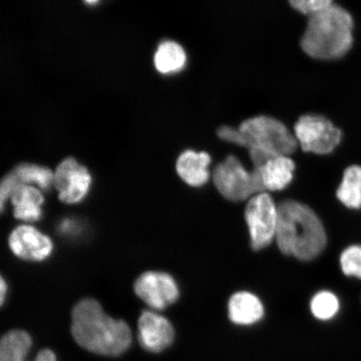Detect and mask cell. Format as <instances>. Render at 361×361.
<instances>
[{
	"label": "cell",
	"mask_w": 361,
	"mask_h": 361,
	"mask_svg": "<svg viewBox=\"0 0 361 361\" xmlns=\"http://www.w3.org/2000/svg\"><path fill=\"white\" fill-rule=\"evenodd\" d=\"M19 184L35 183L43 190H48L54 184V173L44 166L20 164L12 171Z\"/></svg>",
	"instance_id": "19"
},
{
	"label": "cell",
	"mask_w": 361,
	"mask_h": 361,
	"mask_svg": "<svg viewBox=\"0 0 361 361\" xmlns=\"http://www.w3.org/2000/svg\"><path fill=\"white\" fill-rule=\"evenodd\" d=\"M295 135L302 150L314 154L332 152L341 142L342 133L322 116L304 115L295 125Z\"/></svg>",
	"instance_id": "7"
},
{
	"label": "cell",
	"mask_w": 361,
	"mask_h": 361,
	"mask_svg": "<svg viewBox=\"0 0 361 361\" xmlns=\"http://www.w3.org/2000/svg\"><path fill=\"white\" fill-rule=\"evenodd\" d=\"M295 169V162L288 156H277L269 160L258 169L265 191L283 190L292 182Z\"/></svg>",
	"instance_id": "16"
},
{
	"label": "cell",
	"mask_w": 361,
	"mask_h": 361,
	"mask_svg": "<svg viewBox=\"0 0 361 361\" xmlns=\"http://www.w3.org/2000/svg\"><path fill=\"white\" fill-rule=\"evenodd\" d=\"M213 178L221 195L229 201L250 200L265 192L259 170L247 171L240 160L232 155L216 166Z\"/></svg>",
	"instance_id": "5"
},
{
	"label": "cell",
	"mask_w": 361,
	"mask_h": 361,
	"mask_svg": "<svg viewBox=\"0 0 361 361\" xmlns=\"http://www.w3.org/2000/svg\"><path fill=\"white\" fill-rule=\"evenodd\" d=\"M173 326L164 316L144 311L138 322V341L144 349L160 353L173 344Z\"/></svg>",
	"instance_id": "10"
},
{
	"label": "cell",
	"mask_w": 361,
	"mask_h": 361,
	"mask_svg": "<svg viewBox=\"0 0 361 361\" xmlns=\"http://www.w3.org/2000/svg\"><path fill=\"white\" fill-rule=\"evenodd\" d=\"M336 195L338 200L350 209L361 207V166H351L345 171Z\"/></svg>",
	"instance_id": "18"
},
{
	"label": "cell",
	"mask_w": 361,
	"mask_h": 361,
	"mask_svg": "<svg viewBox=\"0 0 361 361\" xmlns=\"http://www.w3.org/2000/svg\"><path fill=\"white\" fill-rule=\"evenodd\" d=\"M11 200L16 219L26 222H35L42 219L44 197L37 188L25 184L18 185Z\"/></svg>",
	"instance_id": "15"
},
{
	"label": "cell",
	"mask_w": 361,
	"mask_h": 361,
	"mask_svg": "<svg viewBox=\"0 0 361 361\" xmlns=\"http://www.w3.org/2000/svg\"><path fill=\"white\" fill-rule=\"evenodd\" d=\"M0 290H1V305L4 304V298L7 293V283L4 281V279H1V286H0Z\"/></svg>",
	"instance_id": "23"
},
{
	"label": "cell",
	"mask_w": 361,
	"mask_h": 361,
	"mask_svg": "<svg viewBox=\"0 0 361 361\" xmlns=\"http://www.w3.org/2000/svg\"><path fill=\"white\" fill-rule=\"evenodd\" d=\"M277 245L283 255L310 261L326 246V230L322 220L309 206L286 200L278 205Z\"/></svg>",
	"instance_id": "2"
},
{
	"label": "cell",
	"mask_w": 361,
	"mask_h": 361,
	"mask_svg": "<svg viewBox=\"0 0 361 361\" xmlns=\"http://www.w3.org/2000/svg\"><path fill=\"white\" fill-rule=\"evenodd\" d=\"M71 332L84 349L106 356L123 355L133 341L128 324L110 317L94 299L82 300L75 306Z\"/></svg>",
	"instance_id": "1"
},
{
	"label": "cell",
	"mask_w": 361,
	"mask_h": 361,
	"mask_svg": "<svg viewBox=\"0 0 361 361\" xmlns=\"http://www.w3.org/2000/svg\"><path fill=\"white\" fill-rule=\"evenodd\" d=\"M210 164L209 153L187 150L178 157L177 171L179 177L189 186L201 187L209 182L210 178Z\"/></svg>",
	"instance_id": "13"
},
{
	"label": "cell",
	"mask_w": 361,
	"mask_h": 361,
	"mask_svg": "<svg viewBox=\"0 0 361 361\" xmlns=\"http://www.w3.org/2000/svg\"><path fill=\"white\" fill-rule=\"evenodd\" d=\"M243 134V147L258 148L274 156H290L299 143L287 126L269 116H258L243 121L238 128Z\"/></svg>",
	"instance_id": "4"
},
{
	"label": "cell",
	"mask_w": 361,
	"mask_h": 361,
	"mask_svg": "<svg viewBox=\"0 0 361 361\" xmlns=\"http://www.w3.org/2000/svg\"><path fill=\"white\" fill-rule=\"evenodd\" d=\"M353 30L350 13L333 3L309 18L301 38L302 49L317 60H336L350 51L353 44Z\"/></svg>",
	"instance_id": "3"
},
{
	"label": "cell",
	"mask_w": 361,
	"mask_h": 361,
	"mask_svg": "<svg viewBox=\"0 0 361 361\" xmlns=\"http://www.w3.org/2000/svg\"><path fill=\"white\" fill-rule=\"evenodd\" d=\"M92 183V176L85 166L73 157H68L57 166L54 173V185L59 198L68 204L82 201Z\"/></svg>",
	"instance_id": "8"
},
{
	"label": "cell",
	"mask_w": 361,
	"mask_h": 361,
	"mask_svg": "<svg viewBox=\"0 0 361 361\" xmlns=\"http://www.w3.org/2000/svg\"><path fill=\"white\" fill-rule=\"evenodd\" d=\"M32 346V338L28 333L15 329L4 335L0 344V361H26V356ZM34 361H56L51 350L39 351Z\"/></svg>",
	"instance_id": "12"
},
{
	"label": "cell",
	"mask_w": 361,
	"mask_h": 361,
	"mask_svg": "<svg viewBox=\"0 0 361 361\" xmlns=\"http://www.w3.org/2000/svg\"><path fill=\"white\" fill-rule=\"evenodd\" d=\"M135 292L152 309L164 310L175 303L179 288L170 274L161 272L144 273L135 283Z\"/></svg>",
	"instance_id": "9"
},
{
	"label": "cell",
	"mask_w": 361,
	"mask_h": 361,
	"mask_svg": "<svg viewBox=\"0 0 361 361\" xmlns=\"http://www.w3.org/2000/svg\"><path fill=\"white\" fill-rule=\"evenodd\" d=\"M341 266L347 276L361 279V246H350L342 252Z\"/></svg>",
	"instance_id": "21"
},
{
	"label": "cell",
	"mask_w": 361,
	"mask_h": 361,
	"mask_svg": "<svg viewBox=\"0 0 361 361\" xmlns=\"http://www.w3.org/2000/svg\"><path fill=\"white\" fill-rule=\"evenodd\" d=\"M11 250L17 257L25 260L42 261L53 251V243L31 226L22 225L11 233L8 238Z\"/></svg>",
	"instance_id": "11"
},
{
	"label": "cell",
	"mask_w": 361,
	"mask_h": 361,
	"mask_svg": "<svg viewBox=\"0 0 361 361\" xmlns=\"http://www.w3.org/2000/svg\"><path fill=\"white\" fill-rule=\"evenodd\" d=\"M290 6L297 11L311 17L326 10L333 4L331 0H291Z\"/></svg>",
	"instance_id": "22"
},
{
	"label": "cell",
	"mask_w": 361,
	"mask_h": 361,
	"mask_svg": "<svg viewBox=\"0 0 361 361\" xmlns=\"http://www.w3.org/2000/svg\"><path fill=\"white\" fill-rule=\"evenodd\" d=\"M263 304L255 295L241 291L234 293L228 302L229 319L238 326H251L264 317Z\"/></svg>",
	"instance_id": "14"
},
{
	"label": "cell",
	"mask_w": 361,
	"mask_h": 361,
	"mask_svg": "<svg viewBox=\"0 0 361 361\" xmlns=\"http://www.w3.org/2000/svg\"><path fill=\"white\" fill-rule=\"evenodd\" d=\"M245 216L252 250H261L268 247L276 236L279 223V207L272 197L264 192L251 197Z\"/></svg>",
	"instance_id": "6"
},
{
	"label": "cell",
	"mask_w": 361,
	"mask_h": 361,
	"mask_svg": "<svg viewBox=\"0 0 361 361\" xmlns=\"http://www.w3.org/2000/svg\"><path fill=\"white\" fill-rule=\"evenodd\" d=\"M310 309L315 318L329 320L335 317L340 309V302L333 293L320 291L311 300Z\"/></svg>",
	"instance_id": "20"
},
{
	"label": "cell",
	"mask_w": 361,
	"mask_h": 361,
	"mask_svg": "<svg viewBox=\"0 0 361 361\" xmlns=\"http://www.w3.org/2000/svg\"><path fill=\"white\" fill-rule=\"evenodd\" d=\"M187 56L182 47L177 42H165L158 47L154 63L157 70L161 73H174L183 69L186 64Z\"/></svg>",
	"instance_id": "17"
}]
</instances>
